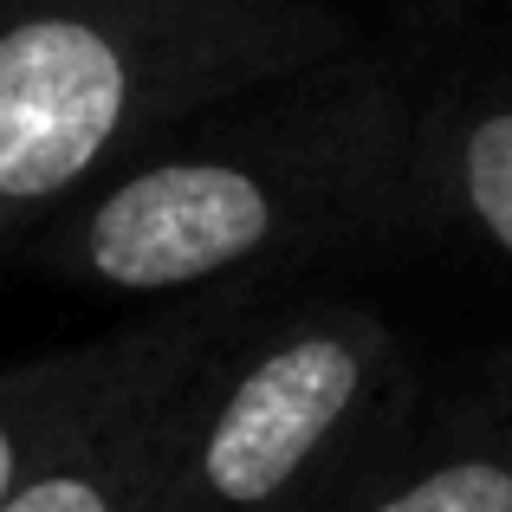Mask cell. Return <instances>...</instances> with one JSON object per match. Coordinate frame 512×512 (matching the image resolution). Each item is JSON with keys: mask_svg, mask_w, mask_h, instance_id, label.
Masks as SVG:
<instances>
[{"mask_svg": "<svg viewBox=\"0 0 512 512\" xmlns=\"http://www.w3.org/2000/svg\"><path fill=\"white\" fill-rule=\"evenodd\" d=\"M422 78L376 46L195 111L13 260L111 299H214L422 234Z\"/></svg>", "mask_w": 512, "mask_h": 512, "instance_id": "1", "label": "cell"}, {"mask_svg": "<svg viewBox=\"0 0 512 512\" xmlns=\"http://www.w3.org/2000/svg\"><path fill=\"white\" fill-rule=\"evenodd\" d=\"M357 46L338 0H13L0 13V260L195 111Z\"/></svg>", "mask_w": 512, "mask_h": 512, "instance_id": "2", "label": "cell"}, {"mask_svg": "<svg viewBox=\"0 0 512 512\" xmlns=\"http://www.w3.org/2000/svg\"><path fill=\"white\" fill-rule=\"evenodd\" d=\"M409 396V357L370 305H266L201 370L156 512H344L402 448Z\"/></svg>", "mask_w": 512, "mask_h": 512, "instance_id": "3", "label": "cell"}, {"mask_svg": "<svg viewBox=\"0 0 512 512\" xmlns=\"http://www.w3.org/2000/svg\"><path fill=\"white\" fill-rule=\"evenodd\" d=\"M266 305L273 299L260 286H240V292H214V299L163 305V312L137 318L111 338L0 363V512L46 467H59L111 409H124L130 396H143L163 376L188 370L234 331H247Z\"/></svg>", "mask_w": 512, "mask_h": 512, "instance_id": "4", "label": "cell"}, {"mask_svg": "<svg viewBox=\"0 0 512 512\" xmlns=\"http://www.w3.org/2000/svg\"><path fill=\"white\" fill-rule=\"evenodd\" d=\"M422 72L428 221L480 240L512 266V0H474Z\"/></svg>", "mask_w": 512, "mask_h": 512, "instance_id": "5", "label": "cell"}, {"mask_svg": "<svg viewBox=\"0 0 512 512\" xmlns=\"http://www.w3.org/2000/svg\"><path fill=\"white\" fill-rule=\"evenodd\" d=\"M227 344H214L208 357H195L188 370L150 383L143 396H130L124 409H111L7 512H156V493H163V474H169L175 441H182V422H188V402H195V383Z\"/></svg>", "mask_w": 512, "mask_h": 512, "instance_id": "6", "label": "cell"}, {"mask_svg": "<svg viewBox=\"0 0 512 512\" xmlns=\"http://www.w3.org/2000/svg\"><path fill=\"white\" fill-rule=\"evenodd\" d=\"M344 512H512V376L402 435Z\"/></svg>", "mask_w": 512, "mask_h": 512, "instance_id": "7", "label": "cell"}, {"mask_svg": "<svg viewBox=\"0 0 512 512\" xmlns=\"http://www.w3.org/2000/svg\"><path fill=\"white\" fill-rule=\"evenodd\" d=\"M389 7L409 20L415 39H441L448 26H461L467 13H474V0H389Z\"/></svg>", "mask_w": 512, "mask_h": 512, "instance_id": "8", "label": "cell"}, {"mask_svg": "<svg viewBox=\"0 0 512 512\" xmlns=\"http://www.w3.org/2000/svg\"><path fill=\"white\" fill-rule=\"evenodd\" d=\"M7 7H13V0H0V13H7Z\"/></svg>", "mask_w": 512, "mask_h": 512, "instance_id": "9", "label": "cell"}]
</instances>
